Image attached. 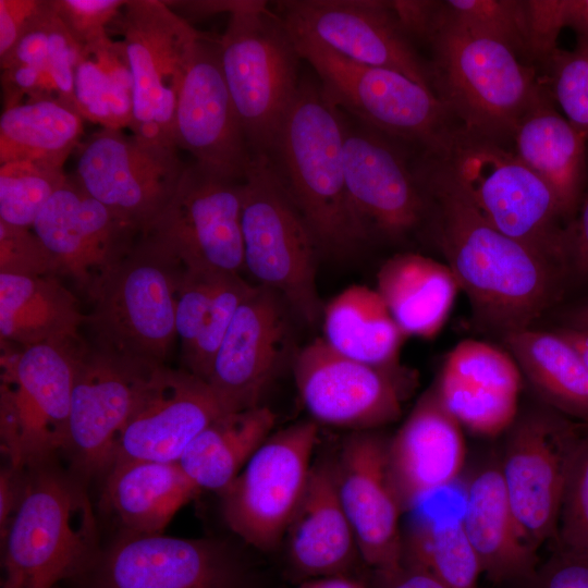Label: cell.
I'll list each match as a JSON object with an SVG mask.
<instances>
[{
  "label": "cell",
  "instance_id": "obj_1",
  "mask_svg": "<svg viewBox=\"0 0 588 588\" xmlns=\"http://www.w3.org/2000/svg\"><path fill=\"white\" fill-rule=\"evenodd\" d=\"M415 173L425 223L478 329L503 339L535 327L556 302L564 273L491 225L443 158L427 154Z\"/></svg>",
  "mask_w": 588,
  "mask_h": 588
},
{
  "label": "cell",
  "instance_id": "obj_2",
  "mask_svg": "<svg viewBox=\"0 0 588 588\" xmlns=\"http://www.w3.org/2000/svg\"><path fill=\"white\" fill-rule=\"evenodd\" d=\"M269 158L319 252L346 257L371 238L345 184L342 112L319 84L302 81Z\"/></svg>",
  "mask_w": 588,
  "mask_h": 588
},
{
  "label": "cell",
  "instance_id": "obj_3",
  "mask_svg": "<svg viewBox=\"0 0 588 588\" xmlns=\"http://www.w3.org/2000/svg\"><path fill=\"white\" fill-rule=\"evenodd\" d=\"M101 550L87 481L58 457L25 468L22 498L1 538L0 588L74 581Z\"/></svg>",
  "mask_w": 588,
  "mask_h": 588
},
{
  "label": "cell",
  "instance_id": "obj_4",
  "mask_svg": "<svg viewBox=\"0 0 588 588\" xmlns=\"http://www.w3.org/2000/svg\"><path fill=\"white\" fill-rule=\"evenodd\" d=\"M422 38L432 50V89L464 132L497 143L512 138L544 90L535 70L506 45L441 22L437 10Z\"/></svg>",
  "mask_w": 588,
  "mask_h": 588
},
{
  "label": "cell",
  "instance_id": "obj_5",
  "mask_svg": "<svg viewBox=\"0 0 588 588\" xmlns=\"http://www.w3.org/2000/svg\"><path fill=\"white\" fill-rule=\"evenodd\" d=\"M181 265L140 234L131 252L96 282L85 324L93 346L147 365H163L176 338Z\"/></svg>",
  "mask_w": 588,
  "mask_h": 588
},
{
  "label": "cell",
  "instance_id": "obj_6",
  "mask_svg": "<svg viewBox=\"0 0 588 588\" xmlns=\"http://www.w3.org/2000/svg\"><path fill=\"white\" fill-rule=\"evenodd\" d=\"M440 157L491 225L567 275L568 223L543 180L500 143L464 131Z\"/></svg>",
  "mask_w": 588,
  "mask_h": 588
},
{
  "label": "cell",
  "instance_id": "obj_7",
  "mask_svg": "<svg viewBox=\"0 0 588 588\" xmlns=\"http://www.w3.org/2000/svg\"><path fill=\"white\" fill-rule=\"evenodd\" d=\"M219 51L252 156L270 157L302 83L296 45L267 2L249 0L229 15Z\"/></svg>",
  "mask_w": 588,
  "mask_h": 588
},
{
  "label": "cell",
  "instance_id": "obj_8",
  "mask_svg": "<svg viewBox=\"0 0 588 588\" xmlns=\"http://www.w3.org/2000/svg\"><path fill=\"white\" fill-rule=\"evenodd\" d=\"M241 228L244 268L279 294L299 319L322 317L316 281L317 243L271 159L253 155L243 180Z\"/></svg>",
  "mask_w": 588,
  "mask_h": 588
},
{
  "label": "cell",
  "instance_id": "obj_9",
  "mask_svg": "<svg viewBox=\"0 0 588 588\" xmlns=\"http://www.w3.org/2000/svg\"><path fill=\"white\" fill-rule=\"evenodd\" d=\"M320 79L327 99L366 126L445 155L457 132L434 91L394 70L351 61L323 45L291 35Z\"/></svg>",
  "mask_w": 588,
  "mask_h": 588
},
{
  "label": "cell",
  "instance_id": "obj_10",
  "mask_svg": "<svg viewBox=\"0 0 588 588\" xmlns=\"http://www.w3.org/2000/svg\"><path fill=\"white\" fill-rule=\"evenodd\" d=\"M83 343L81 339L2 352L0 448L4 462L25 469L63 453L75 362Z\"/></svg>",
  "mask_w": 588,
  "mask_h": 588
},
{
  "label": "cell",
  "instance_id": "obj_11",
  "mask_svg": "<svg viewBox=\"0 0 588 588\" xmlns=\"http://www.w3.org/2000/svg\"><path fill=\"white\" fill-rule=\"evenodd\" d=\"M112 24L122 35L133 77L132 135L150 146L179 149L175 109L200 33L160 0H127Z\"/></svg>",
  "mask_w": 588,
  "mask_h": 588
},
{
  "label": "cell",
  "instance_id": "obj_12",
  "mask_svg": "<svg viewBox=\"0 0 588 588\" xmlns=\"http://www.w3.org/2000/svg\"><path fill=\"white\" fill-rule=\"evenodd\" d=\"M317 436L310 420L270 434L220 493L225 524L247 544L268 551L284 539L309 479Z\"/></svg>",
  "mask_w": 588,
  "mask_h": 588
},
{
  "label": "cell",
  "instance_id": "obj_13",
  "mask_svg": "<svg viewBox=\"0 0 588 588\" xmlns=\"http://www.w3.org/2000/svg\"><path fill=\"white\" fill-rule=\"evenodd\" d=\"M242 198L243 181L193 161L185 164L171 199L143 235L185 270L240 273Z\"/></svg>",
  "mask_w": 588,
  "mask_h": 588
},
{
  "label": "cell",
  "instance_id": "obj_14",
  "mask_svg": "<svg viewBox=\"0 0 588 588\" xmlns=\"http://www.w3.org/2000/svg\"><path fill=\"white\" fill-rule=\"evenodd\" d=\"M74 583L77 588H247L248 574L223 541L122 531Z\"/></svg>",
  "mask_w": 588,
  "mask_h": 588
},
{
  "label": "cell",
  "instance_id": "obj_15",
  "mask_svg": "<svg viewBox=\"0 0 588 588\" xmlns=\"http://www.w3.org/2000/svg\"><path fill=\"white\" fill-rule=\"evenodd\" d=\"M581 424L544 405L517 415L506 431L502 480L525 541L555 539L563 490Z\"/></svg>",
  "mask_w": 588,
  "mask_h": 588
},
{
  "label": "cell",
  "instance_id": "obj_16",
  "mask_svg": "<svg viewBox=\"0 0 588 588\" xmlns=\"http://www.w3.org/2000/svg\"><path fill=\"white\" fill-rule=\"evenodd\" d=\"M293 373L299 397L316 421L353 431L395 421L413 380L403 366L382 368L350 359L322 338L295 354Z\"/></svg>",
  "mask_w": 588,
  "mask_h": 588
},
{
  "label": "cell",
  "instance_id": "obj_17",
  "mask_svg": "<svg viewBox=\"0 0 588 588\" xmlns=\"http://www.w3.org/2000/svg\"><path fill=\"white\" fill-rule=\"evenodd\" d=\"M184 168L176 148L101 127L81 145L72 176L143 234L171 199Z\"/></svg>",
  "mask_w": 588,
  "mask_h": 588
},
{
  "label": "cell",
  "instance_id": "obj_18",
  "mask_svg": "<svg viewBox=\"0 0 588 588\" xmlns=\"http://www.w3.org/2000/svg\"><path fill=\"white\" fill-rule=\"evenodd\" d=\"M157 366L114 356L85 343L81 346L63 454L69 468L85 481L105 476L110 468L118 436Z\"/></svg>",
  "mask_w": 588,
  "mask_h": 588
},
{
  "label": "cell",
  "instance_id": "obj_19",
  "mask_svg": "<svg viewBox=\"0 0 588 588\" xmlns=\"http://www.w3.org/2000/svg\"><path fill=\"white\" fill-rule=\"evenodd\" d=\"M275 4L291 35L315 40L351 61L394 70L432 89L430 68L412 46L391 1L286 0Z\"/></svg>",
  "mask_w": 588,
  "mask_h": 588
},
{
  "label": "cell",
  "instance_id": "obj_20",
  "mask_svg": "<svg viewBox=\"0 0 588 588\" xmlns=\"http://www.w3.org/2000/svg\"><path fill=\"white\" fill-rule=\"evenodd\" d=\"M287 308L279 294L261 285L240 305L206 379L224 414L261 405L291 353Z\"/></svg>",
  "mask_w": 588,
  "mask_h": 588
},
{
  "label": "cell",
  "instance_id": "obj_21",
  "mask_svg": "<svg viewBox=\"0 0 588 588\" xmlns=\"http://www.w3.org/2000/svg\"><path fill=\"white\" fill-rule=\"evenodd\" d=\"M33 231L52 258L56 275L86 296L136 244L140 232L86 193L72 175L39 211Z\"/></svg>",
  "mask_w": 588,
  "mask_h": 588
},
{
  "label": "cell",
  "instance_id": "obj_22",
  "mask_svg": "<svg viewBox=\"0 0 588 588\" xmlns=\"http://www.w3.org/2000/svg\"><path fill=\"white\" fill-rule=\"evenodd\" d=\"M173 140L194 161L243 181L252 152L220 62L219 39L199 34L179 94Z\"/></svg>",
  "mask_w": 588,
  "mask_h": 588
},
{
  "label": "cell",
  "instance_id": "obj_23",
  "mask_svg": "<svg viewBox=\"0 0 588 588\" xmlns=\"http://www.w3.org/2000/svg\"><path fill=\"white\" fill-rule=\"evenodd\" d=\"M222 414L205 380L184 368L157 366L118 436L110 467L128 461L179 462L188 444Z\"/></svg>",
  "mask_w": 588,
  "mask_h": 588
},
{
  "label": "cell",
  "instance_id": "obj_24",
  "mask_svg": "<svg viewBox=\"0 0 588 588\" xmlns=\"http://www.w3.org/2000/svg\"><path fill=\"white\" fill-rule=\"evenodd\" d=\"M389 439L354 431L333 462L339 498L352 526L362 561L375 573L403 561V513L388 469Z\"/></svg>",
  "mask_w": 588,
  "mask_h": 588
},
{
  "label": "cell",
  "instance_id": "obj_25",
  "mask_svg": "<svg viewBox=\"0 0 588 588\" xmlns=\"http://www.w3.org/2000/svg\"><path fill=\"white\" fill-rule=\"evenodd\" d=\"M342 119L344 177L354 210L371 236L405 237L426 219L416 173L381 133L360 122L353 125L343 113Z\"/></svg>",
  "mask_w": 588,
  "mask_h": 588
},
{
  "label": "cell",
  "instance_id": "obj_26",
  "mask_svg": "<svg viewBox=\"0 0 588 588\" xmlns=\"http://www.w3.org/2000/svg\"><path fill=\"white\" fill-rule=\"evenodd\" d=\"M520 384L522 372L506 350L467 339L448 353L432 385L462 428L495 437L518 415Z\"/></svg>",
  "mask_w": 588,
  "mask_h": 588
},
{
  "label": "cell",
  "instance_id": "obj_27",
  "mask_svg": "<svg viewBox=\"0 0 588 588\" xmlns=\"http://www.w3.org/2000/svg\"><path fill=\"white\" fill-rule=\"evenodd\" d=\"M462 426L431 385L388 442V469L404 512L453 483L465 464Z\"/></svg>",
  "mask_w": 588,
  "mask_h": 588
},
{
  "label": "cell",
  "instance_id": "obj_28",
  "mask_svg": "<svg viewBox=\"0 0 588 588\" xmlns=\"http://www.w3.org/2000/svg\"><path fill=\"white\" fill-rule=\"evenodd\" d=\"M460 520L489 580L524 585L534 575L539 565L537 551L522 535L499 460L482 464L469 477Z\"/></svg>",
  "mask_w": 588,
  "mask_h": 588
},
{
  "label": "cell",
  "instance_id": "obj_29",
  "mask_svg": "<svg viewBox=\"0 0 588 588\" xmlns=\"http://www.w3.org/2000/svg\"><path fill=\"white\" fill-rule=\"evenodd\" d=\"M284 538L291 565L310 579L350 575L360 559L339 498L333 462L313 464Z\"/></svg>",
  "mask_w": 588,
  "mask_h": 588
},
{
  "label": "cell",
  "instance_id": "obj_30",
  "mask_svg": "<svg viewBox=\"0 0 588 588\" xmlns=\"http://www.w3.org/2000/svg\"><path fill=\"white\" fill-rule=\"evenodd\" d=\"M512 139L513 152L552 189L569 224L585 192L587 140L546 89L519 119Z\"/></svg>",
  "mask_w": 588,
  "mask_h": 588
},
{
  "label": "cell",
  "instance_id": "obj_31",
  "mask_svg": "<svg viewBox=\"0 0 588 588\" xmlns=\"http://www.w3.org/2000/svg\"><path fill=\"white\" fill-rule=\"evenodd\" d=\"M254 289L240 273L183 270L175 330L184 369L207 379L240 305Z\"/></svg>",
  "mask_w": 588,
  "mask_h": 588
},
{
  "label": "cell",
  "instance_id": "obj_32",
  "mask_svg": "<svg viewBox=\"0 0 588 588\" xmlns=\"http://www.w3.org/2000/svg\"><path fill=\"white\" fill-rule=\"evenodd\" d=\"M105 478L103 505L124 532L136 535L162 534L200 492L177 462H122L112 465Z\"/></svg>",
  "mask_w": 588,
  "mask_h": 588
},
{
  "label": "cell",
  "instance_id": "obj_33",
  "mask_svg": "<svg viewBox=\"0 0 588 588\" xmlns=\"http://www.w3.org/2000/svg\"><path fill=\"white\" fill-rule=\"evenodd\" d=\"M376 291L405 338H434L446 322L458 283L450 268L417 253L388 258L376 277Z\"/></svg>",
  "mask_w": 588,
  "mask_h": 588
},
{
  "label": "cell",
  "instance_id": "obj_34",
  "mask_svg": "<svg viewBox=\"0 0 588 588\" xmlns=\"http://www.w3.org/2000/svg\"><path fill=\"white\" fill-rule=\"evenodd\" d=\"M85 320L76 296L57 277L0 273L1 341L21 348L77 341Z\"/></svg>",
  "mask_w": 588,
  "mask_h": 588
},
{
  "label": "cell",
  "instance_id": "obj_35",
  "mask_svg": "<svg viewBox=\"0 0 588 588\" xmlns=\"http://www.w3.org/2000/svg\"><path fill=\"white\" fill-rule=\"evenodd\" d=\"M502 341L544 405L588 425V367L565 336L531 327Z\"/></svg>",
  "mask_w": 588,
  "mask_h": 588
},
{
  "label": "cell",
  "instance_id": "obj_36",
  "mask_svg": "<svg viewBox=\"0 0 588 588\" xmlns=\"http://www.w3.org/2000/svg\"><path fill=\"white\" fill-rule=\"evenodd\" d=\"M326 344L350 359L382 368H399L406 339L375 289L351 285L322 311Z\"/></svg>",
  "mask_w": 588,
  "mask_h": 588
},
{
  "label": "cell",
  "instance_id": "obj_37",
  "mask_svg": "<svg viewBox=\"0 0 588 588\" xmlns=\"http://www.w3.org/2000/svg\"><path fill=\"white\" fill-rule=\"evenodd\" d=\"M274 421L275 415L264 405L222 414L188 444L177 463L200 491L221 493L271 434Z\"/></svg>",
  "mask_w": 588,
  "mask_h": 588
},
{
  "label": "cell",
  "instance_id": "obj_38",
  "mask_svg": "<svg viewBox=\"0 0 588 588\" xmlns=\"http://www.w3.org/2000/svg\"><path fill=\"white\" fill-rule=\"evenodd\" d=\"M84 119L59 99L25 101L0 117V164L33 161L63 169L78 145Z\"/></svg>",
  "mask_w": 588,
  "mask_h": 588
},
{
  "label": "cell",
  "instance_id": "obj_39",
  "mask_svg": "<svg viewBox=\"0 0 588 588\" xmlns=\"http://www.w3.org/2000/svg\"><path fill=\"white\" fill-rule=\"evenodd\" d=\"M77 113L102 128L130 127L133 77L122 40L109 35L82 48L74 75Z\"/></svg>",
  "mask_w": 588,
  "mask_h": 588
},
{
  "label": "cell",
  "instance_id": "obj_40",
  "mask_svg": "<svg viewBox=\"0 0 588 588\" xmlns=\"http://www.w3.org/2000/svg\"><path fill=\"white\" fill-rule=\"evenodd\" d=\"M402 539V562L428 571L449 588H478L481 566L460 518L422 515Z\"/></svg>",
  "mask_w": 588,
  "mask_h": 588
},
{
  "label": "cell",
  "instance_id": "obj_41",
  "mask_svg": "<svg viewBox=\"0 0 588 588\" xmlns=\"http://www.w3.org/2000/svg\"><path fill=\"white\" fill-rule=\"evenodd\" d=\"M81 54L82 47L57 16L49 0H41L16 46L0 65L3 69L13 63L25 64L48 72L59 100L75 110L74 75Z\"/></svg>",
  "mask_w": 588,
  "mask_h": 588
},
{
  "label": "cell",
  "instance_id": "obj_42",
  "mask_svg": "<svg viewBox=\"0 0 588 588\" xmlns=\"http://www.w3.org/2000/svg\"><path fill=\"white\" fill-rule=\"evenodd\" d=\"M437 17L449 25L498 40L517 54H528L524 1H439Z\"/></svg>",
  "mask_w": 588,
  "mask_h": 588
},
{
  "label": "cell",
  "instance_id": "obj_43",
  "mask_svg": "<svg viewBox=\"0 0 588 588\" xmlns=\"http://www.w3.org/2000/svg\"><path fill=\"white\" fill-rule=\"evenodd\" d=\"M66 179L63 169L33 161L0 164V221L33 228L41 208Z\"/></svg>",
  "mask_w": 588,
  "mask_h": 588
},
{
  "label": "cell",
  "instance_id": "obj_44",
  "mask_svg": "<svg viewBox=\"0 0 588 588\" xmlns=\"http://www.w3.org/2000/svg\"><path fill=\"white\" fill-rule=\"evenodd\" d=\"M555 548L588 554V425L584 424L569 457Z\"/></svg>",
  "mask_w": 588,
  "mask_h": 588
},
{
  "label": "cell",
  "instance_id": "obj_45",
  "mask_svg": "<svg viewBox=\"0 0 588 588\" xmlns=\"http://www.w3.org/2000/svg\"><path fill=\"white\" fill-rule=\"evenodd\" d=\"M549 93L571 125L588 140V40L558 49L546 62Z\"/></svg>",
  "mask_w": 588,
  "mask_h": 588
},
{
  "label": "cell",
  "instance_id": "obj_46",
  "mask_svg": "<svg viewBox=\"0 0 588 588\" xmlns=\"http://www.w3.org/2000/svg\"><path fill=\"white\" fill-rule=\"evenodd\" d=\"M0 273L56 275L51 256L32 228L0 221Z\"/></svg>",
  "mask_w": 588,
  "mask_h": 588
},
{
  "label": "cell",
  "instance_id": "obj_47",
  "mask_svg": "<svg viewBox=\"0 0 588 588\" xmlns=\"http://www.w3.org/2000/svg\"><path fill=\"white\" fill-rule=\"evenodd\" d=\"M126 1L49 0L57 16L82 48L108 35L109 25Z\"/></svg>",
  "mask_w": 588,
  "mask_h": 588
},
{
  "label": "cell",
  "instance_id": "obj_48",
  "mask_svg": "<svg viewBox=\"0 0 588 588\" xmlns=\"http://www.w3.org/2000/svg\"><path fill=\"white\" fill-rule=\"evenodd\" d=\"M528 56L543 63L559 49V34L566 26L567 0L524 1Z\"/></svg>",
  "mask_w": 588,
  "mask_h": 588
},
{
  "label": "cell",
  "instance_id": "obj_49",
  "mask_svg": "<svg viewBox=\"0 0 588 588\" xmlns=\"http://www.w3.org/2000/svg\"><path fill=\"white\" fill-rule=\"evenodd\" d=\"M525 588H588V554L554 549Z\"/></svg>",
  "mask_w": 588,
  "mask_h": 588
},
{
  "label": "cell",
  "instance_id": "obj_50",
  "mask_svg": "<svg viewBox=\"0 0 588 588\" xmlns=\"http://www.w3.org/2000/svg\"><path fill=\"white\" fill-rule=\"evenodd\" d=\"M41 0H0V62L16 46Z\"/></svg>",
  "mask_w": 588,
  "mask_h": 588
},
{
  "label": "cell",
  "instance_id": "obj_51",
  "mask_svg": "<svg viewBox=\"0 0 588 588\" xmlns=\"http://www.w3.org/2000/svg\"><path fill=\"white\" fill-rule=\"evenodd\" d=\"M567 274L588 279V187L585 189L577 212L567 228Z\"/></svg>",
  "mask_w": 588,
  "mask_h": 588
},
{
  "label": "cell",
  "instance_id": "obj_52",
  "mask_svg": "<svg viewBox=\"0 0 588 588\" xmlns=\"http://www.w3.org/2000/svg\"><path fill=\"white\" fill-rule=\"evenodd\" d=\"M25 469L4 462L0 470V538L8 531L22 498Z\"/></svg>",
  "mask_w": 588,
  "mask_h": 588
},
{
  "label": "cell",
  "instance_id": "obj_53",
  "mask_svg": "<svg viewBox=\"0 0 588 588\" xmlns=\"http://www.w3.org/2000/svg\"><path fill=\"white\" fill-rule=\"evenodd\" d=\"M373 588H449L428 571L402 562L388 572L375 573Z\"/></svg>",
  "mask_w": 588,
  "mask_h": 588
},
{
  "label": "cell",
  "instance_id": "obj_54",
  "mask_svg": "<svg viewBox=\"0 0 588 588\" xmlns=\"http://www.w3.org/2000/svg\"><path fill=\"white\" fill-rule=\"evenodd\" d=\"M249 0H210V1H166L177 14L186 13L197 17H207L217 13L232 14L247 5Z\"/></svg>",
  "mask_w": 588,
  "mask_h": 588
},
{
  "label": "cell",
  "instance_id": "obj_55",
  "mask_svg": "<svg viewBox=\"0 0 588 588\" xmlns=\"http://www.w3.org/2000/svg\"><path fill=\"white\" fill-rule=\"evenodd\" d=\"M566 26L588 40V0H567Z\"/></svg>",
  "mask_w": 588,
  "mask_h": 588
},
{
  "label": "cell",
  "instance_id": "obj_56",
  "mask_svg": "<svg viewBox=\"0 0 588 588\" xmlns=\"http://www.w3.org/2000/svg\"><path fill=\"white\" fill-rule=\"evenodd\" d=\"M298 588H369L364 581L351 575H335L313 578Z\"/></svg>",
  "mask_w": 588,
  "mask_h": 588
},
{
  "label": "cell",
  "instance_id": "obj_57",
  "mask_svg": "<svg viewBox=\"0 0 588 588\" xmlns=\"http://www.w3.org/2000/svg\"><path fill=\"white\" fill-rule=\"evenodd\" d=\"M556 330L575 346L588 367V333L567 327Z\"/></svg>",
  "mask_w": 588,
  "mask_h": 588
},
{
  "label": "cell",
  "instance_id": "obj_58",
  "mask_svg": "<svg viewBox=\"0 0 588 588\" xmlns=\"http://www.w3.org/2000/svg\"><path fill=\"white\" fill-rule=\"evenodd\" d=\"M566 327L588 333V301L572 311Z\"/></svg>",
  "mask_w": 588,
  "mask_h": 588
},
{
  "label": "cell",
  "instance_id": "obj_59",
  "mask_svg": "<svg viewBox=\"0 0 588 588\" xmlns=\"http://www.w3.org/2000/svg\"><path fill=\"white\" fill-rule=\"evenodd\" d=\"M56 588H60V587L58 586V587H56Z\"/></svg>",
  "mask_w": 588,
  "mask_h": 588
}]
</instances>
